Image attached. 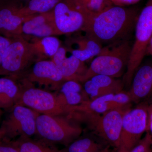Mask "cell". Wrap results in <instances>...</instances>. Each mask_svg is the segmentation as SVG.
<instances>
[{"label":"cell","mask_w":152,"mask_h":152,"mask_svg":"<svg viewBox=\"0 0 152 152\" xmlns=\"http://www.w3.org/2000/svg\"><path fill=\"white\" fill-rule=\"evenodd\" d=\"M0 1H1V0H0Z\"/></svg>","instance_id":"36"},{"label":"cell","mask_w":152,"mask_h":152,"mask_svg":"<svg viewBox=\"0 0 152 152\" xmlns=\"http://www.w3.org/2000/svg\"><path fill=\"white\" fill-rule=\"evenodd\" d=\"M23 6L18 0L0 1V34L9 38L23 35L24 17L20 10Z\"/></svg>","instance_id":"13"},{"label":"cell","mask_w":152,"mask_h":152,"mask_svg":"<svg viewBox=\"0 0 152 152\" xmlns=\"http://www.w3.org/2000/svg\"><path fill=\"white\" fill-rule=\"evenodd\" d=\"M148 103L129 109L123 118L119 146L117 152H129L147 132Z\"/></svg>","instance_id":"8"},{"label":"cell","mask_w":152,"mask_h":152,"mask_svg":"<svg viewBox=\"0 0 152 152\" xmlns=\"http://www.w3.org/2000/svg\"><path fill=\"white\" fill-rule=\"evenodd\" d=\"M127 92L132 102L137 104L152 97V60L139 67Z\"/></svg>","instance_id":"14"},{"label":"cell","mask_w":152,"mask_h":152,"mask_svg":"<svg viewBox=\"0 0 152 152\" xmlns=\"http://www.w3.org/2000/svg\"><path fill=\"white\" fill-rule=\"evenodd\" d=\"M60 0H31L22 7L20 12L23 17L43 13L53 10Z\"/></svg>","instance_id":"25"},{"label":"cell","mask_w":152,"mask_h":152,"mask_svg":"<svg viewBox=\"0 0 152 152\" xmlns=\"http://www.w3.org/2000/svg\"><path fill=\"white\" fill-rule=\"evenodd\" d=\"M58 98L64 106L69 109L88 100L81 83L75 80H67L56 92Z\"/></svg>","instance_id":"20"},{"label":"cell","mask_w":152,"mask_h":152,"mask_svg":"<svg viewBox=\"0 0 152 152\" xmlns=\"http://www.w3.org/2000/svg\"><path fill=\"white\" fill-rule=\"evenodd\" d=\"M132 103L128 92L123 91L116 94L104 95L94 99L85 101L79 105L71 107L69 113L76 111L102 114L114 109L131 107Z\"/></svg>","instance_id":"12"},{"label":"cell","mask_w":152,"mask_h":152,"mask_svg":"<svg viewBox=\"0 0 152 152\" xmlns=\"http://www.w3.org/2000/svg\"><path fill=\"white\" fill-rule=\"evenodd\" d=\"M134 30V41L122 80L124 86L129 89L134 74L146 56L147 48L152 37V0H148L140 12Z\"/></svg>","instance_id":"5"},{"label":"cell","mask_w":152,"mask_h":152,"mask_svg":"<svg viewBox=\"0 0 152 152\" xmlns=\"http://www.w3.org/2000/svg\"><path fill=\"white\" fill-rule=\"evenodd\" d=\"M51 60L61 71L66 81L80 82L88 68L85 62L68 51L64 45H61Z\"/></svg>","instance_id":"17"},{"label":"cell","mask_w":152,"mask_h":152,"mask_svg":"<svg viewBox=\"0 0 152 152\" xmlns=\"http://www.w3.org/2000/svg\"><path fill=\"white\" fill-rule=\"evenodd\" d=\"M55 24L60 35L82 31L86 17L75 0H60L53 10Z\"/></svg>","instance_id":"11"},{"label":"cell","mask_w":152,"mask_h":152,"mask_svg":"<svg viewBox=\"0 0 152 152\" xmlns=\"http://www.w3.org/2000/svg\"><path fill=\"white\" fill-rule=\"evenodd\" d=\"M110 146L104 142L97 141L89 138L78 139L66 146L61 152H86L95 151L103 149Z\"/></svg>","instance_id":"24"},{"label":"cell","mask_w":152,"mask_h":152,"mask_svg":"<svg viewBox=\"0 0 152 152\" xmlns=\"http://www.w3.org/2000/svg\"><path fill=\"white\" fill-rule=\"evenodd\" d=\"M37 134L52 144L67 146L77 140L83 129L66 116L38 114L36 119Z\"/></svg>","instance_id":"4"},{"label":"cell","mask_w":152,"mask_h":152,"mask_svg":"<svg viewBox=\"0 0 152 152\" xmlns=\"http://www.w3.org/2000/svg\"><path fill=\"white\" fill-rule=\"evenodd\" d=\"M3 140L2 136L1 134V132H0V142L1 141Z\"/></svg>","instance_id":"35"},{"label":"cell","mask_w":152,"mask_h":152,"mask_svg":"<svg viewBox=\"0 0 152 152\" xmlns=\"http://www.w3.org/2000/svg\"><path fill=\"white\" fill-rule=\"evenodd\" d=\"M146 55L152 56V37L147 47Z\"/></svg>","instance_id":"31"},{"label":"cell","mask_w":152,"mask_h":152,"mask_svg":"<svg viewBox=\"0 0 152 152\" xmlns=\"http://www.w3.org/2000/svg\"><path fill=\"white\" fill-rule=\"evenodd\" d=\"M132 44L129 39L119 41L103 47L95 57L80 83H84L94 76L103 75L117 78L124 75Z\"/></svg>","instance_id":"3"},{"label":"cell","mask_w":152,"mask_h":152,"mask_svg":"<svg viewBox=\"0 0 152 152\" xmlns=\"http://www.w3.org/2000/svg\"><path fill=\"white\" fill-rule=\"evenodd\" d=\"M83 83V88L88 100L120 92L125 87L123 80L103 75L94 76Z\"/></svg>","instance_id":"18"},{"label":"cell","mask_w":152,"mask_h":152,"mask_svg":"<svg viewBox=\"0 0 152 152\" xmlns=\"http://www.w3.org/2000/svg\"><path fill=\"white\" fill-rule=\"evenodd\" d=\"M22 32L23 35L31 37L60 35L55 24L53 10L48 12L25 17Z\"/></svg>","instance_id":"15"},{"label":"cell","mask_w":152,"mask_h":152,"mask_svg":"<svg viewBox=\"0 0 152 152\" xmlns=\"http://www.w3.org/2000/svg\"><path fill=\"white\" fill-rule=\"evenodd\" d=\"M35 63L29 42L23 35L12 38L3 57L0 76L19 79Z\"/></svg>","instance_id":"7"},{"label":"cell","mask_w":152,"mask_h":152,"mask_svg":"<svg viewBox=\"0 0 152 152\" xmlns=\"http://www.w3.org/2000/svg\"><path fill=\"white\" fill-rule=\"evenodd\" d=\"M111 147L108 146L105 148L103 149L100 150V151H95L86 152H113V150L111 149Z\"/></svg>","instance_id":"32"},{"label":"cell","mask_w":152,"mask_h":152,"mask_svg":"<svg viewBox=\"0 0 152 152\" xmlns=\"http://www.w3.org/2000/svg\"><path fill=\"white\" fill-rule=\"evenodd\" d=\"M75 1L77 5L78 6L86 17V23L85 25L102 11L110 6L113 5L108 0Z\"/></svg>","instance_id":"23"},{"label":"cell","mask_w":152,"mask_h":152,"mask_svg":"<svg viewBox=\"0 0 152 152\" xmlns=\"http://www.w3.org/2000/svg\"><path fill=\"white\" fill-rule=\"evenodd\" d=\"M9 112L0 127L3 140L12 141L22 137L31 138L37 134L36 119L38 113L19 104L14 106Z\"/></svg>","instance_id":"9"},{"label":"cell","mask_w":152,"mask_h":152,"mask_svg":"<svg viewBox=\"0 0 152 152\" xmlns=\"http://www.w3.org/2000/svg\"><path fill=\"white\" fill-rule=\"evenodd\" d=\"M21 91L19 79L10 76L0 78V109L9 111L15 105Z\"/></svg>","instance_id":"21"},{"label":"cell","mask_w":152,"mask_h":152,"mask_svg":"<svg viewBox=\"0 0 152 152\" xmlns=\"http://www.w3.org/2000/svg\"><path fill=\"white\" fill-rule=\"evenodd\" d=\"M140 13L139 9L135 7L113 5L87 23L82 31L102 46L129 39Z\"/></svg>","instance_id":"1"},{"label":"cell","mask_w":152,"mask_h":152,"mask_svg":"<svg viewBox=\"0 0 152 152\" xmlns=\"http://www.w3.org/2000/svg\"><path fill=\"white\" fill-rule=\"evenodd\" d=\"M11 40H12V38L7 37L2 35L0 34V72H1L3 57L8 47L10 44Z\"/></svg>","instance_id":"27"},{"label":"cell","mask_w":152,"mask_h":152,"mask_svg":"<svg viewBox=\"0 0 152 152\" xmlns=\"http://www.w3.org/2000/svg\"><path fill=\"white\" fill-rule=\"evenodd\" d=\"M83 32L84 35L78 33L68 37L65 41L64 46L72 54L85 62L99 55L103 46Z\"/></svg>","instance_id":"16"},{"label":"cell","mask_w":152,"mask_h":152,"mask_svg":"<svg viewBox=\"0 0 152 152\" xmlns=\"http://www.w3.org/2000/svg\"><path fill=\"white\" fill-rule=\"evenodd\" d=\"M19 1H20V2H21L23 3V2H25L26 3H26H27L29 1H31V0H18Z\"/></svg>","instance_id":"33"},{"label":"cell","mask_w":152,"mask_h":152,"mask_svg":"<svg viewBox=\"0 0 152 152\" xmlns=\"http://www.w3.org/2000/svg\"><path fill=\"white\" fill-rule=\"evenodd\" d=\"M20 152H61L53 144L44 140H33L31 137H22L12 141Z\"/></svg>","instance_id":"22"},{"label":"cell","mask_w":152,"mask_h":152,"mask_svg":"<svg viewBox=\"0 0 152 152\" xmlns=\"http://www.w3.org/2000/svg\"><path fill=\"white\" fill-rule=\"evenodd\" d=\"M3 114H4V111H3V110L0 109V119L2 116Z\"/></svg>","instance_id":"34"},{"label":"cell","mask_w":152,"mask_h":152,"mask_svg":"<svg viewBox=\"0 0 152 152\" xmlns=\"http://www.w3.org/2000/svg\"><path fill=\"white\" fill-rule=\"evenodd\" d=\"M27 39L29 42L35 62L42 60H51L61 45L60 40L55 36Z\"/></svg>","instance_id":"19"},{"label":"cell","mask_w":152,"mask_h":152,"mask_svg":"<svg viewBox=\"0 0 152 152\" xmlns=\"http://www.w3.org/2000/svg\"><path fill=\"white\" fill-rule=\"evenodd\" d=\"M131 107L114 109L102 114L71 111L67 117L85 124L105 143L117 151L119 146L123 118Z\"/></svg>","instance_id":"2"},{"label":"cell","mask_w":152,"mask_h":152,"mask_svg":"<svg viewBox=\"0 0 152 152\" xmlns=\"http://www.w3.org/2000/svg\"><path fill=\"white\" fill-rule=\"evenodd\" d=\"M129 152H152L151 140L149 133L146 132Z\"/></svg>","instance_id":"26"},{"label":"cell","mask_w":152,"mask_h":152,"mask_svg":"<svg viewBox=\"0 0 152 152\" xmlns=\"http://www.w3.org/2000/svg\"><path fill=\"white\" fill-rule=\"evenodd\" d=\"M147 102L148 103V122L146 132L148 133L151 136L152 148V97Z\"/></svg>","instance_id":"29"},{"label":"cell","mask_w":152,"mask_h":152,"mask_svg":"<svg viewBox=\"0 0 152 152\" xmlns=\"http://www.w3.org/2000/svg\"><path fill=\"white\" fill-rule=\"evenodd\" d=\"M0 152H20L12 141L2 140L0 142Z\"/></svg>","instance_id":"28"},{"label":"cell","mask_w":152,"mask_h":152,"mask_svg":"<svg viewBox=\"0 0 152 152\" xmlns=\"http://www.w3.org/2000/svg\"><path fill=\"white\" fill-rule=\"evenodd\" d=\"M113 5L119 7H127L134 5L141 0H108Z\"/></svg>","instance_id":"30"},{"label":"cell","mask_w":152,"mask_h":152,"mask_svg":"<svg viewBox=\"0 0 152 152\" xmlns=\"http://www.w3.org/2000/svg\"><path fill=\"white\" fill-rule=\"evenodd\" d=\"M39 88L56 92L66 81L62 73L52 60L35 62L30 71L20 78Z\"/></svg>","instance_id":"10"},{"label":"cell","mask_w":152,"mask_h":152,"mask_svg":"<svg viewBox=\"0 0 152 152\" xmlns=\"http://www.w3.org/2000/svg\"><path fill=\"white\" fill-rule=\"evenodd\" d=\"M19 80L21 91L16 104L27 107L39 114L67 116L69 109L61 103L56 93L37 88L22 79Z\"/></svg>","instance_id":"6"}]
</instances>
